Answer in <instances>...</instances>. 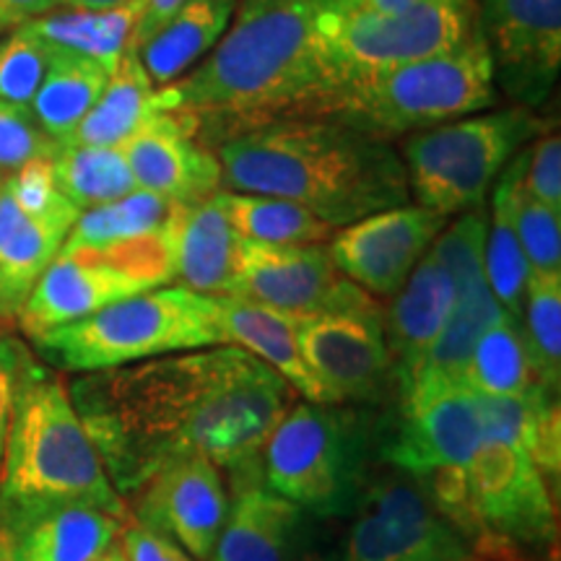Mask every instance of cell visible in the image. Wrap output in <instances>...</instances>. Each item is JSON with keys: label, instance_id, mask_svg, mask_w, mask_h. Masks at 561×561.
I'll use <instances>...</instances> for the list:
<instances>
[{"label": "cell", "instance_id": "1", "mask_svg": "<svg viewBox=\"0 0 561 561\" xmlns=\"http://www.w3.org/2000/svg\"><path fill=\"white\" fill-rule=\"evenodd\" d=\"M291 388L237 346L159 356L89 371L68 385L91 445L117 494L128 496L161 468L208 458L240 471L291 405Z\"/></svg>", "mask_w": 561, "mask_h": 561}, {"label": "cell", "instance_id": "2", "mask_svg": "<svg viewBox=\"0 0 561 561\" xmlns=\"http://www.w3.org/2000/svg\"><path fill=\"white\" fill-rule=\"evenodd\" d=\"M362 0H237L219 45L185 79L161 89L167 110L187 112L216 146L284 115L307 87L312 55Z\"/></svg>", "mask_w": 561, "mask_h": 561}, {"label": "cell", "instance_id": "3", "mask_svg": "<svg viewBox=\"0 0 561 561\" xmlns=\"http://www.w3.org/2000/svg\"><path fill=\"white\" fill-rule=\"evenodd\" d=\"M221 187L286 198L341 229L364 216L409 206L401 151L328 117H278L216 144Z\"/></svg>", "mask_w": 561, "mask_h": 561}, {"label": "cell", "instance_id": "4", "mask_svg": "<svg viewBox=\"0 0 561 561\" xmlns=\"http://www.w3.org/2000/svg\"><path fill=\"white\" fill-rule=\"evenodd\" d=\"M0 504H87L128 517L123 496L112 486L70 403L68 385L39 359L26 369L16 392L0 468Z\"/></svg>", "mask_w": 561, "mask_h": 561}, {"label": "cell", "instance_id": "5", "mask_svg": "<svg viewBox=\"0 0 561 561\" xmlns=\"http://www.w3.org/2000/svg\"><path fill=\"white\" fill-rule=\"evenodd\" d=\"M494 62L479 26L450 50L314 96L291 117H328L392 140L486 112L496 104Z\"/></svg>", "mask_w": 561, "mask_h": 561}, {"label": "cell", "instance_id": "6", "mask_svg": "<svg viewBox=\"0 0 561 561\" xmlns=\"http://www.w3.org/2000/svg\"><path fill=\"white\" fill-rule=\"evenodd\" d=\"M32 346L50 369L89 375L182 351L224 346V341L216 297L170 284L34 335Z\"/></svg>", "mask_w": 561, "mask_h": 561}, {"label": "cell", "instance_id": "7", "mask_svg": "<svg viewBox=\"0 0 561 561\" xmlns=\"http://www.w3.org/2000/svg\"><path fill=\"white\" fill-rule=\"evenodd\" d=\"M476 26L479 0H411L392 13L356 9L322 37L312 55L305 91L280 117L297 115L305 104L328 91L450 50Z\"/></svg>", "mask_w": 561, "mask_h": 561}, {"label": "cell", "instance_id": "8", "mask_svg": "<svg viewBox=\"0 0 561 561\" xmlns=\"http://www.w3.org/2000/svg\"><path fill=\"white\" fill-rule=\"evenodd\" d=\"M543 130L536 112L515 104L405 136L401 159L409 191L421 208L445 219L483 208L504 167Z\"/></svg>", "mask_w": 561, "mask_h": 561}, {"label": "cell", "instance_id": "9", "mask_svg": "<svg viewBox=\"0 0 561 561\" xmlns=\"http://www.w3.org/2000/svg\"><path fill=\"white\" fill-rule=\"evenodd\" d=\"M364 447L359 413L301 401L286 409L263 442L261 479L310 515H348L362 496Z\"/></svg>", "mask_w": 561, "mask_h": 561}, {"label": "cell", "instance_id": "10", "mask_svg": "<svg viewBox=\"0 0 561 561\" xmlns=\"http://www.w3.org/2000/svg\"><path fill=\"white\" fill-rule=\"evenodd\" d=\"M170 284L172 255L167 229L104 252H58L32 289L16 322L34 339L133 294Z\"/></svg>", "mask_w": 561, "mask_h": 561}, {"label": "cell", "instance_id": "11", "mask_svg": "<svg viewBox=\"0 0 561 561\" xmlns=\"http://www.w3.org/2000/svg\"><path fill=\"white\" fill-rule=\"evenodd\" d=\"M356 510L346 561H476L471 538L409 473L371 483Z\"/></svg>", "mask_w": 561, "mask_h": 561}, {"label": "cell", "instance_id": "12", "mask_svg": "<svg viewBox=\"0 0 561 561\" xmlns=\"http://www.w3.org/2000/svg\"><path fill=\"white\" fill-rule=\"evenodd\" d=\"M466 489L476 538L543 549L557 536L549 479L520 447L481 439L466 466Z\"/></svg>", "mask_w": 561, "mask_h": 561}, {"label": "cell", "instance_id": "13", "mask_svg": "<svg viewBox=\"0 0 561 561\" xmlns=\"http://www.w3.org/2000/svg\"><path fill=\"white\" fill-rule=\"evenodd\" d=\"M486 214L483 208L460 214L450 229H442L432 250L447 265L455 280V301L439 339L426 351L413 375L401 385V392L419 385H462L476 341L502 314H507L489 289L483 271V242H486Z\"/></svg>", "mask_w": 561, "mask_h": 561}, {"label": "cell", "instance_id": "14", "mask_svg": "<svg viewBox=\"0 0 561 561\" xmlns=\"http://www.w3.org/2000/svg\"><path fill=\"white\" fill-rule=\"evenodd\" d=\"M229 297L291 314L371 310L380 301L343 278L322 244H263L242 240Z\"/></svg>", "mask_w": 561, "mask_h": 561}, {"label": "cell", "instance_id": "15", "mask_svg": "<svg viewBox=\"0 0 561 561\" xmlns=\"http://www.w3.org/2000/svg\"><path fill=\"white\" fill-rule=\"evenodd\" d=\"M297 341L322 403L371 401L392 375L382 305L371 310L299 314Z\"/></svg>", "mask_w": 561, "mask_h": 561}, {"label": "cell", "instance_id": "16", "mask_svg": "<svg viewBox=\"0 0 561 561\" xmlns=\"http://www.w3.org/2000/svg\"><path fill=\"white\" fill-rule=\"evenodd\" d=\"M494 83L520 107H541L561 70V0H479Z\"/></svg>", "mask_w": 561, "mask_h": 561}, {"label": "cell", "instance_id": "17", "mask_svg": "<svg viewBox=\"0 0 561 561\" xmlns=\"http://www.w3.org/2000/svg\"><path fill=\"white\" fill-rule=\"evenodd\" d=\"M401 421L382 460L413 479L466 468L483 439L479 398L466 385H419L401 392Z\"/></svg>", "mask_w": 561, "mask_h": 561}, {"label": "cell", "instance_id": "18", "mask_svg": "<svg viewBox=\"0 0 561 561\" xmlns=\"http://www.w3.org/2000/svg\"><path fill=\"white\" fill-rule=\"evenodd\" d=\"M447 227L445 216L421 206H396L346 224L331 237V261L369 297H396Z\"/></svg>", "mask_w": 561, "mask_h": 561}, {"label": "cell", "instance_id": "19", "mask_svg": "<svg viewBox=\"0 0 561 561\" xmlns=\"http://www.w3.org/2000/svg\"><path fill=\"white\" fill-rule=\"evenodd\" d=\"M136 520L172 538L198 561H210L229 510L221 468L185 458L161 468L136 491Z\"/></svg>", "mask_w": 561, "mask_h": 561}, {"label": "cell", "instance_id": "20", "mask_svg": "<svg viewBox=\"0 0 561 561\" xmlns=\"http://www.w3.org/2000/svg\"><path fill=\"white\" fill-rule=\"evenodd\" d=\"M121 149L138 191L170 203H193L221 191L219 157L203 144L187 112H159Z\"/></svg>", "mask_w": 561, "mask_h": 561}, {"label": "cell", "instance_id": "21", "mask_svg": "<svg viewBox=\"0 0 561 561\" xmlns=\"http://www.w3.org/2000/svg\"><path fill=\"white\" fill-rule=\"evenodd\" d=\"M125 523L87 504H0V561H94Z\"/></svg>", "mask_w": 561, "mask_h": 561}, {"label": "cell", "instance_id": "22", "mask_svg": "<svg viewBox=\"0 0 561 561\" xmlns=\"http://www.w3.org/2000/svg\"><path fill=\"white\" fill-rule=\"evenodd\" d=\"M210 561H294L307 512L261 479V460L240 468Z\"/></svg>", "mask_w": 561, "mask_h": 561}, {"label": "cell", "instance_id": "23", "mask_svg": "<svg viewBox=\"0 0 561 561\" xmlns=\"http://www.w3.org/2000/svg\"><path fill=\"white\" fill-rule=\"evenodd\" d=\"M221 191L180 203L170 221L172 284L206 297H229L240 263L242 237L229 221Z\"/></svg>", "mask_w": 561, "mask_h": 561}, {"label": "cell", "instance_id": "24", "mask_svg": "<svg viewBox=\"0 0 561 561\" xmlns=\"http://www.w3.org/2000/svg\"><path fill=\"white\" fill-rule=\"evenodd\" d=\"M455 301V280L447 265L430 248L416 268L396 294V301L385 312V343H388L392 377L398 388L424 359V354L439 339L450 318Z\"/></svg>", "mask_w": 561, "mask_h": 561}, {"label": "cell", "instance_id": "25", "mask_svg": "<svg viewBox=\"0 0 561 561\" xmlns=\"http://www.w3.org/2000/svg\"><path fill=\"white\" fill-rule=\"evenodd\" d=\"M79 216L30 214L0 187V322H16Z\"/></svg>", "mask_w": 561, "mask_h": 561}, {"label": "cell", "instance_id": "26", "mask_svg": "<svg viewBox=\"0 0 561 561\" xmlns=\"http://www.w3.org/2000/svg\"><path fill=\"white\" fill-rule=\"evenodd\" d=\"M216 318L224 346H237L276 371L297 396L322 403V392L301 359L297 341L299 314L273 310L240 297H216Z\"/></svg>", "mask_w": 561, "mask_h": 561}, {"label": "cell", "instance_id": "27", "mask_svg": "<svg viewBox=\"0 0 561 561\" xmlns=\"http://www.w3.org/2000/svg\"><path fill=\"white\" fill-rule=\"evenodd\" d=\"M167 110L164 94L153 87L136 50H128L112 68L107 87L89 115L60 146H100L121 149L146 123Z\"/></svg>", "mask_w": 561, "mask_h": 561}, {"label": "cell", "instance_id": "28", "mask_svg": "<svg viewBox=\"0 0 561 561\" xmlns=\"http://www.w3.org/2000/svg\"><path fill=\"white\" fill-rule=\"evenodd\" d=\"M234 9L237 0H185L138 50L153 87H172L206 60L227 34Z\"/></svg>", "mask_w": 561, "mask_h": 561}, {"label": "cell", "instance_id": "29", "mask_svg": "<svg viewBox=\"0 0 561 561\" xmlns=\"http://www.w3.org/2000/svg\"><path fill=\"white\" fill-rule=\"evenodd\" d=\"M146 11V0H128L112 9H68L60 5L45 16L26 21L42 39L62 50L87 55L112 70L130 50L133 34Z\"/></svg>", "mask_w": 561, "mask_h": 561}, {"label": "cell", "instance_id": "30", "mask_svg": "<svg viewBox=\"0 0 561 561\" xmlns=\"http://www.w3.org/2000/svg\"><path fill=\"white\" fill-rule=\"evenodd\" d=\"M525 157H528V149L517 153L496 180L494 198H491V224L486 221V242H483V271H486L489 289L502 310L517 322H520L530 265L525 261L515 219H512V191L525 170Z\"/></svg>", "mask_w": 561, "mask_h": 561}, {"label": "cell", "instance_id": "31", "mask_svg": "<svg viewBox=\"0 0 561 561\" xmlns=\"http://www.w3.org/2000/svg\"><path fill=\"white\" fill-rule=\"evenodd\" d=\"M112 70L87 55L62 50L55 58L50 73L42 81L30 110L47 136L66 144L70 133L89 115L100 94L107 87Z\"/></svg>", "mask_w": 561, "mask_h": 561}, {"label": "cell", "instance_id": "32", "mask_svg": "<svg viewBox=\"0 0 561 561\" xmlns=\"http://www.w3.org/2000/svg\"><path fill=\"white\" fill-rule=\"evenodd\" d=\"M178 206L180 203H170L153 193L136 191L121 201L89 208L68 231L60 252H100L146 240L170 227Z\"/></svg>", "mask_w": 561, "mask_h": 561}, {"label": "cell", "instance_id": "33", "mask_svg": "<svg viewBox=\"0 0 561 561\" xmlns=\"http://www.w3.org/2000/svg\"><path fill=\"white\" fill-rule=\"evenodd\" d=\"M462 385L483 398L523 396L536 388L538 377L525 346L520 322L502 314L476 341ZM546 388V385H543Z\"/></svg>", "mask_w": 561, "mask_h": 561}, {"label": "cell", "instance_id": "34", "mask_svg": "<svg viewBox=\"0 0 561 561\" xmlns=\"http://www.w3.org/2000/svg\"><path fill=\"white\" fill-rule=\"evenodd\" d=\"M229 221L242 240L263 244H325L335 227L314 216L310 208L286 198L255 193L221 191Z\"/></svg>", "mask_w": 561, "mask_h": 561}, {"label": "cell", "instance_id": "35", "mask_svg": "<svg viewBox=\"0 0 561 561\" xmlns=\"http://www.w3.org/2000/svg\"><path fill=\"white\" fill-rule=\"evenodd\" d=\"M50 164L58 191L81 210L121 201L138 191L123 149L60 146Z\"/></svg>", "mask_w": 561, "mask_h": 561}, {"label": "cell", "instance_id": "36", "mask_svg": "<svg viewBox=\"0 0 561 561\" xmlns=\"http://www.w3.org/2000/svg\"><path fill=\"white\" fill-rule=\"evenodd\" d=\"M520 331L538 382L557 392L561 375V273L530 271Z\"/></svg>", "mask_w": 561, "mask_h": 561}, {"label": "cell", "instance_id": "37", "mask_svg": "<svg viewBox=\"0 0 561 561\" xmlns=\"http://www.w3.org/2000/svg\"><path fill=\"white\" fill-rule=\"evenodd\" d=\"M58 53L60 47L42 39L30 24L5 32L0 42V100L30 107Z\"/></svg>", "mask_w": 561, "mask_h": 561}, {"label": "cell", "instance_id": "38", "mask_svg": "<svg viewBox=\"0 0 561 561\" xmlns=\"http://www.w3.org/2000/svg\"><path fill=\"white\" fill-rule=\"evenodd\" d=\"M528 159V157H525ZM525 172V170H523ZM523 172L512 191V219L530 271L561 273V214L523 187Z\"/></svg>", "mask_w": 561, "mask_h": 561}, {"label": "cell", "instance_id": "39", "mask_svg": "<svg viewBox=\"0 0 561 561\" xmlns=\"http://www.w3.org/2000/svg\"><path fill=\"white\" fill-rule=\"evenodd\" d=\"M60 144L47 136L24 104L0 100V182L37 159H53Z\"/></svg>", "mask_w": 561, "mask_h": 561}, {"label": "cell", "instance_id": "40", "mask_svg": "<svg viewBox=\"0 0 561 561\" xmlns=\"http://www.w3.org/2000/svg\"><path fill=\"white\" fill-rule=\"evenodd\" d=\"M5 193L19 203L21 208L37 216H81L83 210L76 208L66 195L55 185V174L50 159H37L32 164L21 167L11 178L0 182Z\"/></svg>", "mask_w": 561, "mask_h": 561}, {"label": "cell", "instance_id": "41", "mask_svg": "<svg viewBox=\"0 0 561 561\" xmlns=\"http://www.w3.org/2000/svg\"><path fill=\"white\" fill-rule=\"evenodd\" d=\"M523 187L533 198L561 214V140L559 133H546L528 149Z\"/></svg>", "mask_w": 561, "mask_h": 561}, {"label": "cell", "instance_id": "42", "mask_svg": "<svg viewBox=\"0 0 561 561\" xmlns=\"http://www.w3.org/2000/svg\"><path fill=\"white\" fill-rule=\"evenodd\" d=\"M34 359H37L34 351L19 335L0 333V468H3L5 442H9L11 432L16 392Z\"/></svg>", "mask_w": 561, "mask_h": 561}, {"label": "cell", "instance_id": "43", "mask_svg": "<svg viewBox=\"0 0 561 561\" xmlns=\"http://www.w3.org/2000/svg\"><path fill=\"white\" fill-rule=\"evenodd\" d=\"M117 538H121L117 546H121L125 561H198L172 538L146 528L138 520L125 523Z\"/></svg>", "mask_w": 561, "mask_h": 561}, {"label": "cell", "instance_id": "44", "mask_svg": "<svg viewBox=\"0 0 561 561\" xmlns=\"http://www.w3.org/2000/svg\"><path fill=\"white\" fill-rule=\"evenodd\" d=\"M62 0H0V34L60 9Z\"/></svg>", "mask_w": 561, "mask_h": 561}, {"label": "cell", "instance_id": "45", "mask_svg": "<svg viewBox=\"0 0 561 561\" xmlns=\"http://www.w3.org/2000/svg\"><path fill=\"white\" fill-rule=\"evenodd\" d=\"M182 3H185V0H146L144 19H140V24L136 26V34H133L130 50L138 53L140 47H144L146 42H149L153 34L167 24V19H170Z\"/></svg>", "mask_w": 561, "mask_h": 561}, {"label": "cell", "instance_id": "46", "mask_svg": "<svg viewBox=\"0 0 561 561\" xmlns=\"http://www.w3.org/2000/svg\"><path fill=\"white\" fill-rule=\"evenodd\" d=\"M411 0H362L359 9L367 11V13H392L398 9H403V5H409Z\"/></svg>", "mask_w": 561, "mask_h": 561}, {"label": "cell", "instance_id": "47", "mask_svg": "<svg viewBox=\"0 0 561 561\" xmlns=\"http://www.w3.org/2000/svg\"><path fill=\"white\" fill-rule=\"evenodd\" d=\"M128 3V0H62L68 9H112V5Z\"/></svg>", "mask_w": 561, "mask_h": 561}, {"label": "cell", "instance_id": "48", "mask_svg": "<svg viewBox=\"0 0 561 561\" xmlns=\"http://www.w3.org/2000/svg\"><path fill=\"white\" fill-rule=\"evenodd\" d=\"M294 561H346V559H343V553L333 549H325V551L312 549V551H301Z\"/></svg>", "mask_w": 561, "mask_h": 561}, {"label": "cell", "instance_id": "49", "mask_svg": "<svg viewBox=\"0 0 561 561\" xmlns=\"http://www.w3.org/2000/svg\"><path fill=\"white\" fill-rule=\"evenodd\" d=\"M94 561H125V557H123V551H121V546L117 543H112L107 551L102 553L100 559H94Z\"/></svg>", "mask_w": 561, "mask_h": 561}]
</instances>
